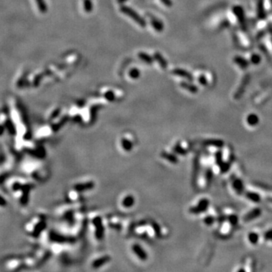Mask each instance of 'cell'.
Wrapping results in <instances>:
<instances>
[{
	"label": "cell",
	"instance_id": "1",
	"mask_svg": "<svg viewBox=\"0 0 272 272\" xmlns=\"http://www.w3.org/2000/svg\"><path fill=\"white\" fill-rule=\"evenodd\" d=\"M120 11L122 13L125 14L127 16L130 17L134 21L137 23L140 27H146V21L144 20V19L143 18L142 16L138 15V14L136 12L135 10H133L132 8H129L128 6H121L120 7Z\"/></svg>",
	"mask_w": 272,
	"mask_h": 272
},
{
	"label": "cell",
	"instance_id": "2",
	"mask_svg": "<svg viewBox=\"0 0 272 272\" xmlns=\"http://www.w3.org/2000/svg\"><path fill=\"white\" fill-rule=\"evenodd\" d=\"M209 205H210V201H209L208 199L203 198L199 201L197 205L190 208L189 212L191 214L197 215V214L202 213V212H205V211L208 209Z\"/></svg>",
	"mask_w": 272,
	"mask_h": 272
},
{
	"label": "cell",
	"instance_id": "3",
	"mask_svg": "<svg viewBox=\"0 0 272 272\" xmlns=\"http://www.w3.org/2000/svg\"><path fill=\"white\" fill-rule=\"evenodd\" d=\"M249 81V76L247 75V76H244L243 81H242L241 84H240V87L238 88V91L236 92V93L234 94V98L235 99H239L241 97L242 95H243L244 92H245L246 87H247V84H248Z\"/></svg>",
	"mask_w": 272,
	"mask_h": 272
},
{
	"label": "cell",
	"instance_id": "4",
	"mask_svg": "<svg viewBox=\"0 0 272 272\" xmlns=\"http://www.w3.org/2000/svg\"><path fill=\"white\" fill-rule=\"evenodd\" d=\"M233 12L235 15V16H237V17H238V21L240 24V25H241V27L245 28V17H244L243 8L239 6H234L233 8Z\"/></svg>",
	"mask_w": 272,
	"mask_h": 272
},
{
	"label": "cell",
	"instance_id": "5",
	"mask_svg": "<svg viewBox=\"0 0 272 272\" xmlns=\"http://www.w3.org/2000/svg\"><path fill=\"white\" fill-rule=\"evenodd\" d=\"M261 214V210L259 208H255L253 210H252L250 212L246 214L243 217V221L245 222H248V221H252L254 219H256V218H258L259 216H260Z\"/></svg>",
	"mask_w": 272,
	"mask_h": 272
},
{
	"label": "cell",
	"instance_id": "6",
	"mask_svg": "<svg viewBox=\"0 0 272 272\" xmlns=\"http://www.w3.org/2000/svg\"><path fill=\"white\" fill-rule=\"evenodd\" d=\"M232 186L238 194H242L244 191V186L243 184V181L240 180V179L236 177H232Z\"/></svg>",
	"mask_w": 272,
	"mask_h": 272
},
{
	"label": "cell",
	"instance_id": "7",
	"mask_svg": "<svg viewBox=\"0 0 272 272\" xmlns=\"http://www.w3.org/2000/svg\"><path fill=\"white\" fill-rule=\"evenodd\" d=\"M172 74L177 75V76H180V77L187 79L188 80H190V81H192L193 79L192 75L190 74L189 72H188L187 70H185L177 68V69H175L172 70Z\"/></svg>",
	"mask_w": 272,
	"mask_h": 272
},
{
	"label": "cell",
	"instance_id": "8",
	"mask_svg": "<svg viewBox=\"0 0 272 272\" xmlns=\"http://www.w3.org/2000/svg\"><path fill=\"white\" fill-rule=\"evenodd\" d=\"M224 142L220 139H209L203 142V144L205 146H210V147H222L224 146Z\"/></svg>",
	"mask_w": 272,
	"mask_h": 272
},
{
	"label": "cell",
	"instance_id": "9",
	"mask_svg": "<svg viewBox=\"0 0 272 272\" xmlns=\"http://www.w3.org/2000/svg\"><path fill=\"white\" fill-rule=\"evenodd\" d=\"M257 15L260 19H264L265 17L263 0H258L257 1Z\"/></svg>",
	"mask_w": 272,
	"mask_h": 272
},
{
	"label": "cell",
	"instance_id": "10",
	"mask_svg": "<svg viewBox=\"0 0 272 272\" xmlns=\"http://www.w3.org/2000/svg\"><path fill=\"white\" fill-rule=\"evenodd\" d=\"M247 123L250 126H255L259 123V118L255 113H250L247 117Z\"/></svg>",
	"mask_w": 272,
	"mask_h": 272
},
{
	"label": "cell",
	"instance_id": "11",
	"mask_svg": "<svg viewBox=\"0 0 272 272\" xmlns=\"http://www.w3.org/2000/svg\"><path fill=\"white\" fill-rule=\"evenodd\" d=\"M180 85L184 89L188 90V92H191V93H197L198 92V88L196 85L191 84V83H186V82H181L180 83Z\"/></svg>",
	"mask_w": 272,
	"mask_h": 272
},
{
	"label": "cell",
	"instance_id": "12",
	"mask_svg": "<svg viewBox=\"0 0 272 272\" xmlns=\"http://www.w3.org/2000/svg\"><path fill=\"white\" fill-rule=\"evenodd\" d=\"M246 197L251 200L253 203H259L261 201V197L260 195L258 194L256 192H252V191H248L246 193Z\"/></svg>",
	"mask_w": 272,
	"mask_h": 272
},
{
	"label": "cell",
	"instance_id": "13",
	"mask_svg": "<svg viewBox=\"0 0 272 272\" xmlns=\"http://www.w3.org/2000/svg\"><path fill=\"white\" fill-rule=\"evenodd\" d=\"M233 61L236 63L238 66H240V67L243 68V69H246L249 66V62L245 58H243L242 57L236 56L233 58Z\"/></svg>",
	"mask_w": 272,
	"mask_h": 272
},
{
	"label": "cell",
	"instance_id": "14",
	"mask_svg": "<svg viewBox=\"0 0 272 272\" xmlns=\"http://www.w3.org/2000/svg\"><path fill=\"white\" fill-rule=\"evenodd\" d=\"M153 57H154L155 60L159 63L160 67L163 68V69H165L167 67V62L165 61L164 57L162 56L159 52H156L154 54V55H153Z\"/></svg>",
	"mask_w": 272,
	"mask_h": 272
},
{
	"label": "cell",
	"instance_id": "15",
	"mask_svg": "<svg viewBox=\"0 0 272 272\" xmlns=\"http://www.w3.org/2000/svg\"><path fill=\"white\" fill-rule=\"evenodd\" d=\"M151 24H152L153 28L156 29V31H157V32H161V31H163V27H163V24H162L160 20H157L156 17H152V18H151Z\"/></svg>",
	"mask_w": 272,
	"mask_h": 272
},
{
	"label": "cell",
	"instance_id": "16",
	"mask_svg": "<svg viewBox=\"0 0 272 272\" xmlns=\"http://www.w3.org/2000/svg\"><path fill=\"white\" fill-rule=\"evenodd\" d=\"M138 57L139 58H141L143 61L147 63L148 64H151L153 62V58L150 55H148L147 54L144 53V52H140L138 53Z\"/></svg>",
	"mask_w": 272,
	"mask_h": 272
},
{
	"label": "cell",
	"instance_id": "17",
	"mask_svg": "<svg viewBox=\"0 0 272 272\" xmlns=\"http://www.w3.org/2000/svg\"><path fill=\"white\" fill-rule=\"evenodd\" d=\"M36 2L37 4L39 11L41 13H45L47 11V7L44 0H36Z\"/></svg>",
	"mask_w": 272,
	"mask_h": 272
},
{
	"label": "cell",
	"instance_id": "18",
	"mask_svg": "<svg viewBox=\"0 0 272 272\" xmlns=\"http://www.w3.org/2000/svg\"><path fill=\"white\" fill-rule=\"evenodd\" d=\"M248 239L251 243L255 245V244L257 243L258 241H259V234L255 232L249 233V234L248 235Z\"/></svg>",
	"mask_w": 272,
	"mask_h": 272
},
{
	"label": "cell",
	"instance_id": "19",
	"mask_svg": "<svg viewBox=\"0 0 272 272\" xmlns=\"http://www.w3.org/2000/svg\"><path fill=\"white\" fill-rule=\"evenodd\" d=\"M6 129L8 131V132H9L11 135H15V133H16V129H15V125H13V123H11L10 120H8V121L6 123Z\"/></svg>",
	"mask_w": 272,
	"mask_h": 272
},
{
	"label": "cell",
	"instance_id": "20",
	"mask_svg": "<svg viewBox=\"0 0 272 272\" xmlns=\"http://www.w3.org/2000/svg\"><path fill=\"white\" fill-rule=\"evenodd\" d=\"M220 168V171L221 173H225L231 168V163H226V162H222L220 165H219Z\"/></svg>",
	"mask_w": 272,
	"mask_h": 272
},
{
	"label": "cell",
	"instance_id": "21",
	"mask_svg": "<svg viewBox=\"0 0 272 272\" xmlns=\"http://www.w3.org/2000/svg\"><path fill=\"white\" fill-rule=\"evenodd\" d=\"M164 157L166 159V160H170V162H172V163H176L178 162V159L175 156H174L173 154H172V153H164Z\"/></svg>",
	"mask_w": 272,
	"mask_h": 272
},
{
	"label": "cell",
	"instance_id": "22",
	"mask_svg": "<svg viewBox=\"0 0 272 272\" xmlns=\"http://www.w3.org/2000/svg\"><path fill=\"white\" fill-rule=\"evenodd\" d=\"M215 218H214L213 216H211V215L206 216V217L203 220L204 223H205L206 225H209V226L212 225V224H213V223L215 222Z\"/></svg>",
	"mask_w": 272,
	"mask_h": 272
},
{
	"label": "cell",
	"instance_id": "23",
	"mask_svg": "<svg viewBox=\"0 0 272 272\" xmlns=\"http://www.w3.org/2000/svg\"><path fill=\"white\" fill-rule=\"evenodd\" d=\"M199 170H200V165H199V161L198 159L197 158L195 160L194 163V172H193V178H194V181L197 180V175L199 173Z\"/></svg>",
	"mask_w": 272,
	"mask_h": 272
},
{
	"label": "cell",
	"instance_id": "24",
	"mask_svg": "<svg viewBox=\"0 0 272 272\" xmlns=\"http://www.w3.org/2000/svg\"><path fill=\"white\" fill-rule=\"evenodd\" d=\"M205 179L206 181L207 184H210L211 183V181H212V171L210 169H208V170H206V172Z\"/></svg>",
	"mask_w": 272,
	"mask_h": 272
},
{
	"label": "cell",
	"instance_id": "25",
	"mask_svg": "<svg viewBox=\"0 0 272 272\" xmlns=\"http://www.w3.org/2000/svg\"><path fill=\"white\" fill-rule=\"evenodd\" d=\"M174 151H175V152H176L177 153H179V154H182V155L185 154V153H187L188 152L184 147H182L181 146L179 145V144H177V145L175 146V147H174Z\"/></svg>",
	"mask_w": 272,
	"mask_h": 272
},
{
	"label": "cell",
	"instance_id": "26",
	"mask_svg": "<svg viewBox=\"0 0 272 272\" xmlns=\"http://www.w3.org/2000/svg\"><path fill=\"white\" fill-rule=\"evenodd\" d=\"M250 61L252 64H258L261 62V57L257 54H253L250 57Z\"/></svg>",
	"mask_w": 272,
	"mask_h": 272
},
{
	"label": "cell",
	"instance_id": "27",
	"mask_svg": "<svg viewBox=\"0 0 272 272\" xmlns=\"http://www.w3.org/2000/svg\"><path fill=\"white\" fill-rule=\"evenodd\" d=\"M228 221H229V222L231 223L232 225H236V224H238V216L235 215H229L228 216Z\"/></svg>",
	"mask_w": 272,
	"mask_h": 272
},
{
	"label": "cell",
	"instance_id": "28",
	"mask_svg": "<svg viewBox=\"0 0 272 272\" xmlns=\"http://www.w3.org/2000/svg\"><path fill=\"white\" fill-rule=\"evenodd\" d=\"M84 9L87 12L92 10V3L91 0H84Z\"/></svg>",
	"mask_w": 272,
	"mask_h": 272
},
{
	"label": "cell",
	"instance_id": "29",
	"mask_svg": "<svg viewBox=\"0 0 272 272\" xmlns=\"http://www.w3.org/2000/svg\"><path fill=\"white\" fill-rule=\"evenodd\" d=\"M215 162H216V164L218 165H219L221 164V163L223 162L222 160V153L220 151H219V152L216 153L215 154Z\"/></svg>",
	"mask_w": 272,
	"mask_h": 272
},
{
	"label": "cell",
	"instance_id": "30",
	"mask_svg": "<svg viewBox=\"0 0 272 272\" xmlns=\"http://www.w3.org/2000/svg\"><path fill=\"white\" fill-rule=\"evenodd\" d=\"M134 202V199L131 197H127L126 198L124 199L123 200V205H125V206H131L132 203Z\"/></svg>",
	"mask_w": 272,
	"mask_h": 272
},
{
	"label": "cell",
	"instance_id": "31",
	"mask_svg": "<svg viewBox=\"0 0 272 272\" xmlns=\"http://www.w3.org/2000/svg\"><path fill=\"white\" fill-rule=\"evenodd\" d=\"M129 76L132 78H133V79H136V78H138L140 76V72L137 69H133L132 70H130Z\"/></svg>",
	"mask_w": 272,
	"mask_h": 272
},
{
	"label": "cell",
	"instance_id": "32",
	"mask_svg": "<svg viewBox=\"0 0 272 272\" xmlns=\"http://www.w3.org/2000/svg\"><path fill=\"white\" fill-rule=\"evenodd\" d=\"M198 82L200 83L202 85H206L207 84V80L206 78L203 76V75H200L198 77Z\"/></svg>",
	"mask_w": 272,
	"mask_h": 272
},
{
	"label": "cell",
	"instance_id": "33",
	"mask_svg": "<svg viewBox=\"0 0 272 272\" xmlns=\"http://www.w3.org/2000/svg\"><path fill=\"white\" fill-rule=\"evenodd\" d=\"M264 238L267 240H272V229L264 233Z\"/></svg>",
	"mask_w": 272,
	"mask_h": 272
},
{
	"label": "cell",
	"instance_id": "34",
	"mask_svg": "<svg viewBox=\"0 0 272 272\" xmlns=\"http://www.w3.org/2000/svg\"><path fill=\"white\" fill-rule=\"evenodd\" d=\"M105 97L107 99V100L109 101H113V99H114V95H113V94L111 92H107V93L105 94Z\"/></svg>",
	"mask_w": 272,
	"mask_h": 272
},
{
	"label": "cell",
	"instance_id": "35",
	"mask_svg": "<svg viewBox=\"0 0 272 272\" xmlns=\"http://www.w3.org/2000/svg\"><path fill=\"white\" fill-rule=\"evenodd\" d=\"M6 205H7L6 200L4 197H3L2 196H1V195H0V206L4 207V206H6Z\"/></svg>",
	"mask_w": 272,
	"mask_h": 272
},
{
	"label": "cell",
	"instance_id": "36",
	"mask_svg": "<svg viewBox=\"0 0 272 272\" xmlns=\"http://www.w3.org/2000/svg\"><path fill=\"white\" fill-rule=\"evenodd\" d=\"M162 2L164 3L165 6H167L168 7H170L172 6V2H171L170 0H162Z\"/></svg>",
	"mask_w": 272,
	"mask_h": 272
},
{
	"label": "cell",
	"instance_id": "37",
	"mask_svg": "<svg viewBox=\"0 0 272 272\" xmlns=\"http://www.w3.org/2000/svg\"><path fill=\"white\" fill-rule=\"evenodd\" d=\"M5 132V127L3 126V125H0V136L2 135L3 134H4Z\"/></svg>",
	"mask_w": 272,
	"mask_h": 272
},
{
	"label": "cell",
	"instance_id": "38",
	"mask_svg": "<svg viewBox=\"0 0 272 272\" xmlns=\"http://www.w3.org/2000/svg\"><path fill=\"white\" fill-rule=\"evenodd\" d=\"M125 1H126V0H118V2L122 3V2H124Z\"/></svg>",
	"mask_w": 272,
	"mask_h": 272
},
{
	"label": "cell",
	"instance_id": "39",
	"mask_svg": "<svg viewBox=\"0 0 272 272\" xmlns=\"http://www.w3.org/2000/svg\"><path fill=\"white\" fill-rule=\"evenodd\" d=\"M271 3H272V0H271Z\"/></svg>",
	"mask_w": 272,
	"mask_h": 272
}]
</instances>
